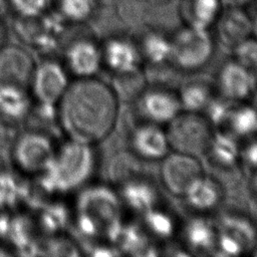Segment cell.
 <instances>
[{
  "instance_id": "37",
  "label": "cell",
  "mask_w": 257,
  "mask_h": 257,
  "mask_svg": "<svg viewBox=\"0 0 257 257\" xmlns=\"http://www.w3.org/2000/svg\"><path fill=\"white\" fill-rule=\"evenodd\" d=\"M253 188H254V191L257 195V175L254 177V180H253Z\"/></svg>"
},
{
  "instance_id": "30",
  "label": "cell",
  "mask_w": 257,
  "mask_h": 257,
  "mask_svg": "<svg viewBox=\"0 0 257 257\" xmlns=\"http://www.w3.org/2000/svg\"><path fill=\"white\" fill-rule=\"evenodd\" d=\"M67 220V214L64 208L59 206L48 207L41 216L42 227L46 231L55 232L62 228Z\"/></svg>"
},
{
  "instance_id": "14",
  "label": "cell",
  "mask_w": 257,
  "mask_h": 257,
  "mask_svg": "<svg viewBox=\"0 0 257 257\" xmlns=\"http://www.w3.org/2000/svg\"><path fill=\"white\" fill-rule=\"evenodd\" d=\"M132 146L138 157L147 160L163 159L170 148L166 133L153 123L143 124L135 130Z\"/></svg>"
},
{
  "instance_id": "29",
  "label": "cell",
  "mask_w": 257,
  "mask_h": 257,
  "mask_svg": "<svg viewBox=\"0 0 257 257\" xmlns=\"http://www.w3.org/2000/svg\"><path fill=\"white\" fill-rule=\"evenodd\" d=\"M93 0H60L62 13L73 21H82L92 12Z\"/></svg>"
},
{
  "instance_id": "15",
  "label": "cell",
  "mask_w": 257,
  "mask_h": 257,
  "mask_svg": "<svg viewBox=\"0 0 257 257\" xmlns=\"http://www.w3.org/2000/svg\"><path fill=\"white\" fill-rule=\"evenodd\" d=\"M120 198L130 209L143 214L156 207L159 200L153 184L139 177L121 184Z\"/></svg>"
},
{
  "instance_id": "28",
  "label": "cell",
  "mask_w": 257,
  "mask_h": 257,
  "mask_svg": "<svg viewBox=\"0 0 257 257\" xmlns=\"http://www.w3.org/2000/svg\"><path fill=\"white\" fill-rule=\"evenodd\" d=\"M144 224L147 230L160 239L170 238L176 229L174 218L167 212L154 207L144 213Z\"/></svg>"
},
{
  "instance_id": "20",
  "label": "cell",
  "mask_w": 257,
  "mask_h": 257,
  "mask_svg": "<svg viewBox=\"0 0 257 257\" xmlns=\"http://www.w3.org/2000/svg\"><path fill=\"white\" fill-rule=\"evenodd\" d=\"M213 162L221 167H232L239 157V148L235 139L228 134L212 135L207 152Z\"/></svg>"
},
{
  "instance_id": "7",
  "label": "cell",
  "mask_w": 257,
  "mask_h": 257,
  "mask_svg": "<svg viewBox=\"0 0 257 257\" xmlns=\"http://www.w3.org/2000/svg\"><path fill=\"white\" fill-rule=\"evenodd\" d=\"M66 70L54 61H44L35 65L30 90L35 100L43 107L58 104L69 85Z\"/></svg>"
},
{
  "instance_id": "10",
  "label": "cell",
  "mask_w": 257,
  "mask_h": 257,
  "mask_svg": "<svg viewBox=\"0 0 257 257\" xmlns=\"http://www.w3.org/2000/svg\"><path fill=\"white\" fill-rule=\"evenodd\" d=\"M140 104L143 114L154 123H168L182 108L179 97L164 88H153L144 92Z\"/></svg>"
},
{
  "instance_id": "12",
  "label": "cell",
  "mask_w": 257,
  "mask_h": 257,
  "mask_svg": "<svg viewBox=\"0 0 257 257\" xmlns=\"http://www.w3.org/2000/svg\"><path fill=\"white\" fill-rule=\"evenodd\" d=\"M102 62L117 74L139 69L141 53L134 43L124 38H110L101 49Z\"/></svg>"
},
{
  "instance_id": "34",
  "label": "cell",
  "mask_w": 257,
  "mask_h": 257,
  "mask_svg": "<svg viewBox=\"0 0 257 257\" xmlns=\"http://www.w3.org/2000/svg\"><path fill=\"white\" fill-rule=\"evenodd\" d=\"M18 188L13 178L7 175L0 176V204L7 205L15 201Z\"/></svg>"
},
{
  "instance_id": "35",
  "label": "cell",
  "mask_w": 257,
  "mask_h": 257,
  "mask_svg": "<svg viewBox=\"0 0 257 257\" xmlns=\"http://www.w3.org/2000/svg\"><path fill=\"white\" fill-rule=\"evenodd\" d=\"M216 248H219L222 254L232 256L239 255L244 250L240 243H238L235 239H233L225 232H221V234L218 235Z\"/></svg>"
},
{
  "instance_id": "26",
  "label": "cell",
  "mask_w": 257,
  "mask_h": 257,
  "mask_svg": "<svg viewBox=\"0 0 257 257\" xmlns=\"http://www.w3.org/2000/svg\"><path fill=\"white\" fill-rule=\"evenodd\" d=\"M222 227L223 232L227 233L240 243L244 249L254 245L257 236L256 229L246 218L240 216H227L223 219Z\"/></svg>"
},
{
  "instance_id": "19",
  "label": "cell",
  "mask_w": 257,
  "mask_h": 257,
  "mask_svg": "<svg viewBox=\"0 0 257 257\" xmlns=\"http://www.w3.org/2000/svg\"><path fill=\"white\" fill-rule=\"evenodd\" d=\"M251 31V23L245 14L231 11L220 21L219 32L221 40L228 46L235 47L248 38Z\"/></svg>"
},
{
  "instance_id": "18",
  "label": "cell",
  "mask_w": 257,
  "mask_h": 257,
  "mask_svg": "<svg viewBox=\"0 0 257 257\" xmlns=\"http://www.w3.org/2000/svg\"><path fill=\"white\" fill-rule=\"evenodd\" d=\"M185 240L188 246L197 252H209L216 249L218 235L214 226L207 220L195 218L185 228Z\"/></svg>"
},
{
  "instance_id": "23",
  "label": "cell",
  "mask_w": 257,
  "mask_h": 257,
  "mask_svg": "<svg viewBox=\"0 0 257 257\" xmlns=\"http://www.w3.org/2000/svg\"><path fill=\"white\" fill-rule=\"evenodd\" d=\"M111 241L116 243L120 250L127 253L139 254L150 250L145 232L134 224H122L121 222Z\"/></svg>"
},
{
  "instance_id": "5",
  "label": "cell",
  "mask_w": 257,
  "mask_h": 257,
  "mask_svg": "<svg viewBox=\"0 0 257 257\" xmlns=\"http://www.w3.org/2000/svg\"><path fill=\"white\" fill-rule=\"evenodd\" d=\"M214 42L207 29L186 26L171 39L170 61L179 69L194 71L212 57Z\"/></svg>"
},
{
  "instance_id": "1",
  "label": "cell",
  "mask_w": 257,
  "mask_h": 257,
  "mask_svg": "<svg viewBox=\"0 0 257 257\" xmlns=\"http://www.w3.org/2000/svg\"><path fill=\"white\" fill-rule=\"evenodd\" d=\"M57 107L61 127L69 140L93 146L113 130L118 100L110 86L92 76L70 82Z\"/></svg>"
},
{
  "instance_id": "8",
  "label": "cell",
  "mask_w": 257,
  "mask_h": 257,
  "mask_svg": "<svg viewBox=\"0 0 257 257\" xmlns=\"http://www.w3.org/2000/svg\"><path fill=\"white\" fill-rule=\"evenodd\" d=\"M160 174L166 190L175 196H184L189 187L203 175V168L195 156L175 152L163 159Z\"/></svg>"
},
{
  "instance_id": "9",
  "label": "cell",
  "mask_w": 257,
  "mask_h": 257,
  "mask_svg": "<svg viewBox=\"0 0 257 257\" xmlns=\"http://www.w3.org/2000/svg\"><path fill=\"white\" fill-rule=\"evenodd\" d=\"M35 68L31 55L17 46L0 49V85L29 87Z\"/></svg>"
},
{
  "instance_id": "24",
  "label": "cell",
  "mask_w": 257,
  "mask_h": 257,
  "mask_svg": "<svg viewBox=\"0 0 257 257\" xmlns=\"http://www.w3.org/2000/svg\"><path fill=\"white\" fill-rule=\"evenodd\" d=\"M28 98L25 89L12 86L0 85V111L9 117L22 116L28 108Z\"/></svg>"
},
{
  "instance_id": "21",
  "label": "cell",
  "mask_w": 257,
  "mask_h": 257,
  "mask_svg": "<svg viewBox=\"0 0 257 257\" xmlns=\"http://www.w3.org/2000/svg\"><path fill=\"white\" fill-rule=\"evenodd\" d=\"M226 123L238 137H251L257 134V109L251 105L233 106Z\"/></svg>"
},
{
  "instance_id": "31",
  "label": "cell",
  "mask_w": 257,
  "mask_h": 257,
  "mask_svg": "<svg viewBox=\"0 0 257 257\" xmlns=\"http://www.w3.org/2000/svg\"><path fill=\"white\" fill-rule=\"evenodd\" d=\"M237 62L249 68L257 66V42L250 39H245L235 46Z\"/></svg>"
},
{
  "instance_id": "33",
  "label": "cell",
  "mask_w": 257,
  "mask_h": 257,
  "mask_svg": "<svg viewBox=\"0 0 257 257\" xmlns=\"http://www.w3.org/2000/svg\"><path fill=\"white\" fill-rule=\"evenodd\" d=\"M11 2L21 15L33 17L44 9L47 0H11Z\"/></svg>"
},
{
  "instance_id": "32",
  "label": "cell",
  "mask_w": 257,
  "mask_h": 257,
  "mask_svg": "<svg viewBox=\"0 0 257 257\" xmlns=\"http://www.w3.org/2000/svg\"><path fill=\"white\" fill-rule=\"evenodd\" d=\"M233 105L224 100H214L213 98L205 107L208 112V116L206 117L209 122L214 124H224L227 121L228 115L232 109Z\"/></svg>"
},
{
  "instance_id": "3",
  "label": "cell",
  "mask_w": 257,
  "mask_h": 257,
  "mask_svg": "<svg viewBox=\"0 0 257 257\" xmlns=\"http://www.w3.org/2000/svg\"><path fill=\"white\" fill-rule=\"evenodd\" d=\"M75 224L90 238L107 237L110 241L121 224L120 198L105 186L84 189L76 200Z\"/></svg>"
},
{
  "instance_id": "13",
  "label": "cell",
  "mask_w": 257,
  "mask_h": 257,
  "mask_svg": "<svg viewBox=\"0 0 257 257\" xmlns=\"http://www.w3.org/2000/svg\"><path fill=\"white\" fill-rule=\"evenodd\" d=\"M218 85L225 98L239 100L246 97L253 87V76L248 68L237 61L225 63L218 74Z\"/></svg>"
},
{
  "instance_id": "2",
  "label": "cell",
  "mask_w": 257,
  "mask_h": 257,
  "mask_svg": "<svg viewBox=\"0 0 257 257\" xmlns=\"http://www.w3.org/2000/svg\"><path fill=\"white\" fill-rule=\"evenodd\" d=\"M94 168L92 146L69 140L56 149L51 163L40 174L41 185L48 192L67 193L84 185Z\"/></svg>"
},
{
  "instance_id": "17",
  "label": "cell",
  "mask_w": 257,
  "mask_h": 257,
  "mask_svg": "<svg viewBox=\"0 0 257 257\" xmlns=\"http://www.w3.org/2000/svg\"><path fill=\"white\" fill-rule=\"evenodd\" d=\"M183 17L188 26L207 29L220 12L219 0H185Z\"/></svg>"
},
{
  "instance_id": "36",
  "label": "cell",
  "mask_w": 257,
  "mask_h": 257,
  "mask_svg": "<svg viewBox=\"0 0 257 257\" xmlns=\"http://www.w3.org/2000/svg\"><path fill=\"white\" fill-rule=\"evenodd\" d=\"M242 156L250 167L257 169V141L249 143L243 150Z\"/></svg>"
},
{
  "instance_id": "38",
  "label": "cell",
  "mask_w": 257,
  "mask_h": 257,
  "mask_svg": "<svg viewBox=\"0 0 257 257\" xmlns=\"http://www.w3.org/2000/svg\"><path fill=\"white\" fill-rule=\"evenodd\" d=\"M255 254H256V255H257V251H256V252H255Z\"/></svg>"
},
{
  "instance_id": "11",
  "label": "cell",
  "mask_w": 257,
  "mask_h": 257,
  "mask_svg": "<svg viewBox=\"0 0 257 257\" xmlns=\"http://www.w3.org/2000/svg\"><path fill=\"white\" fill-rule=\"evenodd\" d=\"M65 59L71 74L77 78L92 77L102 64L101 49L90 40H77L67 48Z\"/></svg>"
},
{
  "instance_id": "4",
  "label": "cell",
  "mask_w": 257,
  "mask_h": 257,
  "mask_svg": "<svg viewBox=\"0 0 257 257\" xmlns=\"http://www.w3.org/2000/svg\"><path fill=\"white\" fill-rule=\"evenodd\" d=\"M166 132L169 147L175 152L197 157L207 152L212 138L209 120L198 112L178 113Z\"/></svg>"
},
{
  "instance_id": "25",
  "label": "cell",
  "mask_w": 257,
  "mask_h": 257,
  "mask_svg": "<svg viewBox=\"0 0 257 257\" xmlns=\"http://www.w3.org/2000/svg\"><path fill=\"white\" fill-rule=\"evenodd\" d=\"M140 53L151 64H163L170 59L171 39L159 33H149L143 38Z\"/></svg>"
},
{
  "instance_id": "27",
  "label": "cell",
  "mask_w": 257,
  "mask_h": 257,
  "mask_svg": "<svg viewBox=\"0 0 257 257\" xmlns=\"http://www.w3.org/2000/svg\"><path fill=\"white\" fill-rule=\"evenodd\" d=\"M135 153L134 155L123 152L117 154L110 162L109 178L121 184L137 178L141 171V165Z\"/></svg>"
},
{
  "instance_id": "22",
  "label": "cell",
  "mask_w": 257,
  "mask_h": 257,
  "mask_svg": "<svg viewBox=\"0 0 257 257\" xmlns=\"http://www.w3.org/2000/svg\"><path fill=\"white\" fill-rule=\"evenodd\" d=\"M212 99L210 86L201 81H192L185 84L181 90L179 100L181 107L186 111L199 112L208 105Z\"/></svg>"
},
{
  "instance_id": "16",
  "label": "cell",
  "mask_w": 257,
  "mask_h": 257,
  "mask_svg": "<svg viewBox=\"0 0 257 257\" xmlns=\"http://www.w3.org/2000/svg\"><path fill=\"white\" fill-rule=\"evenodd\" d=\"M184 197L196 210L208 211L217 206L221 199V190L211 178L200 176L187 190Z\"/></svg>"
},
{
  "instance_id": "6",
  "label": "cell",
  "mask_w": 257,
  "mask_h": 257,
  "mask_svg": "<svg viewBox=\"0 0 257 257\" xmlns=\"http://www.w3.org/2000/svg\"><path fill=\"white\" fill-rule=\"evenodd\" d=\"M55 147L45 135L27 133L22 135L13 147V161L18 169L26 174L43 173L51 163Z\"/></svg>"
}]
</instances>
